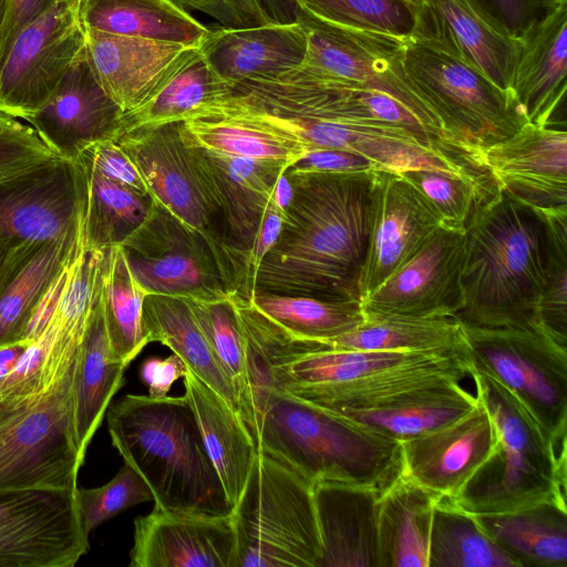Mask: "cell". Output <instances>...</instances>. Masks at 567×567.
<instances>
[{"mask_svg":"<svg viewBox=\"0 0 567 567\" xmlns=\"http://www.w3.org/2000/svg\"><path fill=\"white\" fill-rule=\"evenodd\" d=\"M373 172L285 174L291 195L277 240L259 266L256 291L360 300Z\"/></svg>","mask_w":567,"mask_h":567,"instance_id":"cell-1","label":"cell"},{"mask_svg":"<svg viewBox=\"0 0 567 567\" xmlns=\"http://www.w3.org/2000/svg\"><path fill=\"white\" fill-rule=\"evenodd\" d=\"M548 255L540 214L502 192L465 229L463 307L454 318L481 328L542 330Z\"/></svg>","mask_w":567,"mask_h":567,"instance_id":"cell-2","label":"cell"},{"mask_svg":"<svg viewBox=\"0 0 567 567\" xmlns=\"http://www.w3.org/2000/svg\"><path fill=\"white\" fill-rule=\"evenodd\" d=\"M250 432L257 446L312 482L382 492L401 472L400 442L256 375Z\"/></svg>","mask_w":567,"mask_h":567,"instance_id":"cell-3","label":"cell"},{"mask_svg":"<svg viewBox=\"0 0 567 567\" xmlns=\"http://www.w3.org/2000/svg\"><path fill=\"white\" fill-rule=\"evenodd\" d=\"M112 445L147 483L154 506L208 515L231 508L186 398L126 394L106 411Z\"/></svg>","mask_w":567,"mask_h":567,"instance_id":"cell-4","label":"cell"},{"mask_svg":"<svg viewBox=\"0 0 567 567\" xmlns=\"http://www.w3.org/2000/svg\"><path fill=\"white\" fill-rule=\"evenodd\" d=\"M471 377L492 420L496 445L452 501L473 515L515 512L551 497L566 501V450H556L506 388L483 373Z\"/></svg>","mask_w":567,"mask_h":567,"instance_id":"cell-5","label":"cell"},{"mask_svg":"<svg viewBox=\"0 0 567 567\" xmlns=\"http://www.w3.org/2000/svg\"><path fill=\"white\" fill-rule=\"evenodd\" d=\"M231 515L237 567H318L313 482L280 458L258 447Z\"/></svg>","mask_w":567,"mask_h":567,"instance_id":"cell-6","label":"cell"},{"mask_svg":"<svg viewBox=\"0 0 567 567\" xmlns=\"http://www.w3.org/2000/svg\"><path fill=\"white\" fill-rule=\"evenodd\" d=\"M403 41L408 80L457 145L484 161L485 150L530 123L512 90L421 39Z\"/></svg>","mask_w":567,"mask_h":567,"instance_id":"cell-7","label":"cell"},{"mask_svg":"<svg viewBox=\"0 0 567 567\" xmlns=\"http://www.w3.org/2000/svg\"><path fill=\"white\" fill-rule=\"evenodd\" d=\"M462 326L472 373L506 388L556 450H566L567 348L538 329Z\"/></svg>","mask_w":567,"mask_h":567,"instance_id":"cell-8","label":"cell"},{"mask_svg":"<svg viewBox=\"0 0 567 567\" xmlns=\"http://www.w3.org/2000/svg\"><path fill=\"white\" fill-rule=\"evenodd\" d=\"M158 200L212 249L230 296L243 286V264L229 246L223 223L192 163L179 122L138 128L114 138Z\"/></svg>","mask_w":567,"mask_h":567,"instance_id":"cell-9","label":"cell"},{"mask_svg":"<svg viewBox=\"0 0 567 567\" xmlns=\"http://www.w3.org/2000/svg\"><path fill=\"white\" fill-rule=\"evenodd\" d=\"M73 368L0 433V494L76 491L84 457L73 429Z\"/></svg>","mask_w":567,"mask_h":567,"instance_id":"cell-10","label":"cell"},{"mask_svg":"<svg viewBox=\"0 0 567 567\" xmlns=\"http://www.w3.org/2000/svg\"><path fill=\"white\" fill-rule=\"evenodd\" d=\"M297 21L307 35V51L300 66L384 92L408 107L440 138L462 147L447 137L436 115L408 80L403 39L336 24L301 7H298Z\"/></svg>","mask_w":567,"mask_h":567,"instance_id":"cell-11","label":"cell"},{"mask_svg":"<svg viewBox=\"0 0 567 567\" xmlns=\"http://www.w3.org/2000/svg\"><path fill=\"white\" fill-rule=\"evenodd\" d=\"M151 198L145 219L121 244L145 292L200 300L230 297L205 239Z\"/></svg>","mask_w":567,"mask_h":567,"instance_id":"cell-12","label":"cell"},{"mask_svg":"<svg viewBox=\"0 0 567 567\" xmlns=\"http://www.w3.org/2000/svg\"><path fill=\"white\" fill-rule=\"evenodd\" d=\"M80 0H60L25 25L0 61V113L25 120L85 51Z\"/></svg>","mask_w":567,"mask_h":567,"instance_id":"cell-13","label":"cell"},{"mask_svg":"<svg viewBox=\"0 0 567 567\" xmlns=\"http://www.w3.org/2000/svg\"><path fill=\"white\" fill-rule=\"evenodd\" d=\"M87 178L59 156L0 178V243H47L83 229Z\"/></svg>","mask_w":567,"mask_h":567,"instance_id":"cell-14","label":"cell"},{"mask_svg":"<svg viewBox=\"0 0 567 567\" xmlns=\"http://www.w3.org/2000/svg\"><path fill=\"white\" fill-rule=\"evenodd\" d=\"M89 549L75 492L0 494V567H73Z\"/></svg>","mask_w":567,"mask_h":567,"instance_id":"cell-15","label":"cell"},{"mask_svg":"<svg viewBox=\"0 0 567 567\" xmlns=\"http://www.w3.org/2000/svg\"><path fill=\"white\" fill-rule=\"evenodd\" d=\"M441 228L420 192L400 173L373 172L371 224L359 279L360 300L413 257Z\"/></svg>","mask_w":567,"mask_h":567,"instance_id":"cell-16","label":"cell"},{"mask_svg":"<svg viewBox=\"0 0 567 567\" xmlns=\"http://www.w3.org/2000/svg\"><path fill=\"white\" fill-rule=\"evenodd\" d=\"M465 231L440 228L406 262L361 299L370 311L455 317L463 307Z\"/></svg>","mask_w":567,"mask_h":567,"instance_id":"cell-17","label":"cell"},{"mask_svg":"<svg viewBox=\"0 0 567 567\" xmlns=\"http://www.w3.org/2000/svg\"><path fill=\"white\" fill-rule=\"evenodd\" d=\"M410 37L471 64L504 90H512L522 39L495 20L477 0H420Z\"/></svg>","mask_w":567,"mask_h":567,"instance_id":"cell-18","label":"cell"},{"mask_svg":"<svg viewBox=\"0 0 567 567\" xmlns=\"http://www.w3.org/2000/svg\"><path fill=\"white\" fill-rule=\"evenodd\" d=\"M186 146L219 215L227 241L244 268L269 202L291 163L226 156Z\"/></svg>","mask_w":567,"mask_h":567,"instance_id":"cell-19","label":"cell"},{"mask_svg":"<svg viewBox=\"0 0 567 567\" xmlns=\"http://www.w3.org/2000/svg\"><path fill=\"white\" fill-rule=\"evenodd\" d=\"M131 567H237L233 515L154 506L134 520Z\"/></svg>","mask_w":567,"mask_h":567,"instance_id":"cell-20","label":"cell"},{"mask_svg":"<svg viewBox=\"0 0 567 567\" xmlns=\"http://www.w3.org/2000/svg\"><path fill=\"white\" fill-rule=\"evenodd\" d=\"M122 115L99 83L84 51L43 106L24 121L52 153L76 161L91 144L114 140Z\"/></svg>","mask_w":567,"mask_h":567,"instance_id":"cell-21","label":"cell"},{"mask_svg":"<svg viewBox=\"0 0 567 567\" xmlns=\"http://www.w3.org/2000/svg\"><path fill=\"white\" fill-rule=\"evenodd\" d=\"M502 192L535 210L567 208L566 130L524 125L483 153Z\"/></svg>","mask_w":567,"mask_h":567,"instance_id":"cell-22","label":"cell"},{"mask_svg":"<svg viewBox=\"0 0 567 567\" xmlns=\"http://www.w3.org/2000/svg\"><path fill=\"white\" fill-rule=\"evenodd\" d=\"M400 444L403 472L440 498L454 499L493 453L496 435L477 398L463 416Z\"/></svg>","mask_w":567,"mask_h":567,"instance_id":"cell-23","label":"cell"},{"mask_svg":"<svg viewBox=\"0 0 567 567\" xmlns=\"http://www.w3.org/2000/svg\"><path fill=\"white\" fill-rule=\"evenodd\" d=\"M520 39L512 91L532 124L566 130L567 0H555Z\"/></svg>","mask_w":567,"mask_h":567,"instance_id":"cell-24","label":"cell"},{"mask_svg":"<svg viewBox=\"0 0 567 567\" xmlns=\"http://www.w3.org/2000/svg\"><path fill=\"white\" fill-rule=\"evenodd\" d=\"M363 311L362 323L339 337L321 341L276 337L268 342L267 352L268 354L329 350L434 352L458 355L468 361L464 329L454 317L422 318L365 309Z\"/></svg>","mask_w":567,"mask_h":567,"instance_id":"cell-25","label":"cell"},{"mask_svg":"<svg viewBox=\"0 0 567 567\" xmlns=\"http://www.w3.org/2000/svg\"><path fill=\"white\" fill-rule=\"evenodd\" d=\"M198 49L225 84L272 80L302 64L307 35L298 21L237 29L220 27L209 30Z\"/></svg>","mask_w":567,"mask_h":567,"instance_id":"cell-26","label":"cell"},{"mask_svg":"<svg viewBox=\"0 0 567 567\" xmlns=\"http://www.w3.org/2000/svg\"><path fill=\"white\" fill-rule=\"evenodd\" d=\"M370 486L313 482L321 542L318 567H379L378 497Z\"/></svg>","mask_w":567,"mask_h":567,"instance_id":"cell-27","label":"cell"},{"mask_svg":"<svg viewBox=\"0 0 567 567\" xmlns=\"http://www.w3.org/2000/svg\"><path fill=\"white\" fill-rule=\"evenodd\" d=\"M85 30V55L103 90L123 114L138 107L188 47Z\"/></svg>","mask_w":567,"mask_h":567,"instance_id":"cell-28","label":"cell"},{"mask_svg":"<svg viewBox=\"0 0 567 567\" xmlns=\"http://www.w3.org/2000/svg\"><path fill=\"white\" fill-rule=\"evenodd\" d=\"M184 386L205 450L219 477L227 502L238 503L252 470L258 447L239 411L188 369Z\"/></svg>","mask_w":567,"mask_h":567,"instance_id":"cell-29","label":"cell"},{"mask_svg":"<svg viewBox=\"0 0 567 567\" xmlns=\"http://www.w3.org/2000/svg\"><path fill=\"white\" fill-rule=\"evenodd\" d=\"M476 394L458 381L443 380L404 391L364 410L341 414L398 442L437 430L471 411Z\"/></svg>","mask_w":567,"mask_h":567,"instance_id":"cell-30","label":"cell"},{"mask_svg":"<svg viewBox=\"0 0 567 567\" xmlns=\"http://www.w3.org/2000/svg\"><path fill=\"white\" fill-rule=\"evenodd\" d=\"M439 499L403 470L379 494V567H427L433 511Z\"/></svg>","mask_w":567,"mask_h":567,"instance_id":"cell-31","label":"cell"},{"mask_svg":"<svg viewBox=\"0 0 567 567\" xmlns=\"http://www.w3.org/2000/svg\"><path fill=\"white\" fill-rule=\"evenodd\" d=\"M128 363L116 359L109 342L100 296L73 368L72 419L82 457L112 398L124 384Z\"/></svg>","mask_w":567,"mask_h":567,"instance_id":"cell-32","label":"cell"},{"mask_svg":"<svg viewBox=\"0 0 567 567\" xmlns=\"http://www.w3.org/2000/svg\"><path fill=\"white\" fill-rule=\"evenodd\" d=\"M474 517L519 567L567 566L566 501L551 497L515 512Z\"/></svg>","mask_w":567,"mask_h":567,"instance_id":"cell-33","label":"cell"},{"mask_svg":"<svg viewBox=\"0 0 567 567\" xmlns=\"http://www.w3.org/2000/svg\"><path fill=\"white\" fill-rule=\"evenodd\" d=\"M231 298L261 326L288 339L328 340L355 329L364 319L360 300H327L267 291H256L249 300Z\"/></svg>","mask_w":567,"mask_h":567,"instance_id":"cell-34","label":"cell"},{"mask_svg":"<svg viewBox=\"0 0 567 567\" xmlns=\"http://www.w3.org/2000/svg\"><path fill=\"white\" fill-rule=\"evenodd\" d=\"M472 374L467 360L457 355H435L354 381L299 389L291 394L336 413L373 408L404 391L429 383ZM289 392V391H288Z\"/></svg>","mask_w":567,"mask_h":567,"instance_id":"cell-35","label":"cell"},{"mask_svg":"<svg viewBox=\"0 0 567 567\" xmlns=\"http://www.w3.org/2000/svg\"><path fill=\"white\" fill-rule=\"evenodd\" d=\"M142 327L147 343L156 341L169 348L192 373L239 411L236 390L220 368L184 298L146 295Z\"/></svg>","mask_w":567,"mask_h":567,"instance_id":"cell-36","label":"cell"},{"mask_svg":"<svg viewBox=\"0 0 567 567\" xmlns=\"http://www.w3.org/2000/svg\"><path fill=\"white\" fill-rule=\"evenodd\" d=\"M84 29L198 47L210 29L172 0H80Z\"/></svg>","mask_w":567,"mask_h":567,"instance_id":"cell-37","label":"cell"},{"mask_svg":"<svg viewBox=\"0 0 567 567\" xmlns=\"http://www.w3.org/2000/svg\"><path fill=\"white\" fill-rule=\"evenodd\" d=\"M223 85L198 47H188L167 68L146 100L122 115L115 138L138 128L183 122Z\"/></svg>","mask_w":567,"mask_h":567,"instance_id":"cell-38","label":"cell"},{"mask_svg":"<svg viewBox=\"0 0 567 567\" xmlns=\"http://www.w3.org/2000/svg\"><path fill=\"white\" fill-rule=\"evenodd\" d=\"M185 300L220 368L233 383L240 414L250 427L254 417L256 363L231 296L217 300Z\"/></svg>","mask_w":567,"mask_h":567,"instance_id":"cell-39","label":"cell"},{"mask_svg":"<svg viewBox=\"0 0 567 567\" xmlns=\"http://www.w3.org/2000/svg\"><path fill=\"white\" fill-rule=\"evenodd\" d=\"M83 243L76 235L43 243L0 297V347L23 339L42 297Z\"/></svg>","mask_w":567,"mask_h":567,"instance_id":"cell-40","label":"cell"},{"mask_svg":"<svg viewBox=\"0 0 567 567\" xmlns=\"http://www.w3.org/2000/svg\"><path fill=\"white\" fill-rule=\"evenodd\" d=\"M146 295L131 271L122 245L106 249L100 302L111 350L128 364L148 344L142 327Z\"/></svg>","mask_w":567,"mask_h":567,"instance_id":"cell-41","label":"cell"},{"mask_svg":"<svg viewBox=\"0 0 567 567\" xmlns=\"http://www.w3.org/2000/svg\"><path fill=\"white\" fill-rule=\"evenodd\" d=\"M427 567H519L452 499L440 498L433 511Z\"/></svg>","mask_w":567,"mask_h":567,"instance_id":"cell-42","label":"cell"},{"mask_svg":"<svg viewBox=\"0 0 567 567\" xmlns=\"http://www.w3.org/2000/svg\"><path fill=\"white\" fill-rule=\"evenodd\" d=\"M184 142L209 153L293 164L309 153L301 143L255 126L219 117L179 122Z\"/></svg>","mask_w":567,"mask_h":567,"instance_id":"cell-43","label":"cell"},{"mask_svg":"<svg viewBox=\"0 0 567 567\" xmlns=\"http://www.w3.org/2000/svg\"><path fill=\"white\" fill-rule=\"evenodd\" d=\"M85 173L87 198L83 245L90 249L106 250L121 245L142 224L152 198L87 169Z\"/></svg>","mask_w":567,"mask_h":567,"instance_id":"cell-44","label":"cell"},{"mask_svg":"<svg viewBox=\"0 0 567 567\" xmlns=\"http://www.w3.org/2000/svg\"><path fill=\"white\" fill-rule=\"evenodd\" d=\"M423 196L441 227L465 231L474 215L502 193L497 183H487L434 169L400 173Z\"/></svg>","mask_w":567,"mask_h":567,"instance_id":"cell-45","label":"cell"},{"mask_svg":"<svg viewBox=\"0 0 567 567\" xmlns=\"http://www.w3.org/2000/svg\"><path fill=\"white\" fill-rule=\"evenodd\" d=\"M316 17L344 27L409 38L416 24L410 0H295Z\"/></svg>","mask_w":567,"mask_h":567,"instance_id":"cell-46","label":"cell"},{"mask_svg":"<svg viewBox=\"0 0 567 567\" xmlns=\"http://www.w3.org/2000/svg\"><path fill=\"white\" fill-rule=\"evenodd\" d=\"M536 212L545 221L549 245L539 326L542 331L567 348V208Z\"/></svg>","mask_w":567,"mask_h":567,"instance_id":"cell-47","label":"cell"},{"mask_svg":"<svg viewBox=\"0 0 567 567\" xmlns=\"http://www.w3.org/2000/svg\"><path fill=\"white\" fill-rule=\"evenodd\" d=\"M153 501L143 477L124 463L106 484L75 491V502L82 528L86 535L106 520L138 504Z\"/></svg>","mask_w":567,"mask_h":567,"instance_id":"cell-48","label":"cell"},{"mask_svg":"<svg viewBox=\"0 0 567 567\" xmlns=\"http://www.w3.org/2000/svg\"><path fill=\"white\" fill-rule=\"evenodd\" d=\"M53 157L30 125L0 113V178Z\"/></svg>","mask_w":567,"mask_h":567,"instance_id":"cell-49","label":"cell"},{"mask_svg":"<svg viewBox=\"0 0 567 567\" xmlns=\"http://www.w3.org/2000/svg\"><path fill=\"white\" fill-rule=\"evenodd\" d=\"M76 161L90 172L123 184L142 196L150 195L140 171L113 138L91 144L79 155Z\"/></svg>","mask_w":567,"mask_h":567,"instance_id":"cell-50","label":"cell"},{"mask_svg":"<svg viewBox=\"0 0 567 567\" xmlns=\"http://www.w3.org/2000/svg\"><path fill=\"white\" fill-rule=\"evenodd\" d=\"M285 213L286 208L278 205L272 195L255 240L246 254L243 289L240 296L236 297L249 300L255 293L259 266L277 240Z\"/></svg>","mask_w":567,"mask_h":567,"instance_id":"cell-51","label":"cell"},{"mask_svg":"<svg viewBox=\"0 0 567 567\" xmlns=\"http://www.w3.org/2000/svg\"><path fill=\"white\" fill-rule=\"evenodd\" d=\"M187 11L195 10L215 19L227 29L258 27L269 23L256 0H172Z\"/></svg>","mask_w":567,"mask_h":567,"instance_id":"cell-52","label":"cell"},{"mask_svg":"<svg viewBox=\"0 0 567 567\" xmlns=\"http://www.w3.org/2000/svg\"><path fill=\"white\" fill-rule=\"evenodd\" d=\"M378 171L367 157L343 150L309 152L291 164L285 172L289 176L317 174H350Z\"/></svg>","mask_w":567,"mask_h":567,"instance_id":"cell-53","label":"cell"},{"mask_svg":"<svg viewBox=\"0 0 567 567\" xmlns=\"http://www.w3.org/2000/svg\"><path fill=\"white\" fill-rule=\"evenodd\" d=\"M516 38H522L555 0H477Z\"/></svg>","mask_w":567,"mask_h":567,"instance_id":"cell-54","label":"cell"},{"mask_svg":"<svg viewBox=\"0 0 567 567\" xmlns=\"http://www.w3.org/2000/svg\"><path fill=\"white\" fill-rule=\"evenodd\" d=\"M187 372V367L175 353L167 358L151 357L140 367V378L148 389V396L164 398L175 381Z\"/></svg>","mask_w":567,"mask_h":567,"instance_id":"cell-55","label":"cell"},{"mask_svg":"<svg viewBox=\"0 0 567 567\" xmlns=\"http://www.w3.org/2000/svg\"><path fill=\"white\" fill-rule=\"evenodd\" d=\"M60 0H11L8 13L0 61L17 34Z\"/></svg>","mask_w":567,"mask_h":567,"instance_id":"cell-56","label":"cell"},{"mask_svg":"<svg viewBox=\"0 0 567 567\" xmlns=\"http://www.w3.org/2000/svg\"><path fill=\"white\" fill-rule=\"evenodd\" d=\"M43 243H0V297Z\"/></svg>","mask_w":567,"mask_h":567,"instance_id":"cell-57","label":"cell"},{"mask_svg":"<svg viewBox=\"0 0 567 567\" xmlns=\"http://www.w3.org/2000/svg\"><path fill=\"white\" fill-rule=\"evenodd\" d=\"M256 3L269 23L297 22L298 7L295 0H256Z\"/></svg>","mask_w":567,"mask_h":567,"instance_id":"cell-58","label":"cell"},{"mask_svg":"<svg viewBox=\"0 0 567 567\" xmlns=\"http://www.w3.org/2000/svg\"><path fill=\"white\" fill-rule=\"evenodd\" d=\"M40 394L0 401V433L14 423Z\"/></svg>","mask_w":567,"mask_h":567,"instance_id":"cell-59","label":"cell"},{"mask_svg":"<svg viewBox=\"0 0 567 567\" xmlns=\"http://www.w3.org/2000/svg\"><path fill=\"white\" fill-rule=\"evenodd\" d=\"M31 341L20 340L0 347V386L17 367Z\"/></svg>","mask_w":567,"mask_h":567,"instance_id":"cell-60","label":"cell"},{"mask_svg":"<svg viewBox=\"0 0 567 567\" xmlns=\"http://www.w3.org/2000/svg\"><path fill=\"white\" fill-rule=\"evenodd\" d=\"M11 0H0V52L3 43L4 30L10 10Z\"/></svg>","mask_w":567,"mask_h":567,"instance_id":"cell-61","label":"cell"},{"mask_svg":"<svg viewBox=\"0 0 567 567\" xmlns=\"http://www.w3.org/2000/svg\"><path fill=\"white\" fill-rule=\"evenodd\" d=\"M410 1H412L413 3L416 4L420 0H410Z\"/></svg>","mask_w":567,"mask_h":567,"instance_id":"cell-62","label":"cell"}]
</instances>
